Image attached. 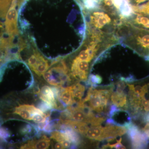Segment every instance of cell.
Instances as JSON below:
<instances>
[{
	"label": "cell",
	"instance_id": "obj_23",
	"mask_svg": "<svg viewBox=\"0 0 149 149\" xmlns=\"http://www.w3.org/2000/svg\"><path fill=\"white\" fill-rule=\"evenodd\" d=\"M10 136V133L6 128L3 127L0 128V139L6 141V139Z\"/></svg>",
	"mask_w": 149,
	"mask_h": 149
},
{
	"label": "cell",
	"instance_id": "obj_33",
	"mask_svg": "<svg viewBox=\"0 0 149 149\" xmlns=\"http://www.w3.org/2000/svg\"><path fill=\"white\" fill-rule=\"evenodd\" d=\"M55 149H64V147L63 146L61 143L60 142H58V143H56L55 144L54 146Z\"/></svg>",
	"mask_w": 149,
	"mask_h": 149
},
{
	"label": "cell",
	"instance_id": "obj_13",
	"mask_svg": "<svg viewBox=\"0 0 149 149\" xmlns=\"http://www.w3.org/2000/svg\"><path fill=\"white\" fill-rule=\"evenodd\" d=\"M70 87L72 93V100L75 102L81 101L85 90V86L80 83H77Z\"/></svg>",
	"mask_w": 149,
	"mask_h": 149
},
{
	"label": "cell",
	"instance_id": "obj_27",
	"mask_svg": "<svg viewBox=\"0 0 149 149\" xmlns=\"http://www.w3.org/2000/svg\"><path fill=\"white\" fill-rule=\"evenodd\" d=\"M31 130V127L30 125H27L22 128L20 130V133L22 134H27L29 133Z\"/></svg>",
	"mask_w": 149,
	"mask_h": 149
},
{
	"label": "cell",
	"instance_id": "obj_18",
	"mask_svg": "<svg viewBox=\"0 0 149 149\" xmlns=\"http://www.w3.org/2000/svg\"><path fill=\"white\" fill-rule=\"evenodd\" d=\"M129 87V90H132L136 93V94L140 96L142 98L143 97H145V95L148 93V86L147 85H144L143 87H141L140 85H137L136 87H134V85H129L127 84Z\"/></svg>",
	"mask_w": 149,
	"mask_h": 149
},
{
	"label": "cell",
	"instance_id": "obj_24",
	"mask_svg": "<svg viewBox=\"0 0 149 149\" xmlns=\"http://www.w3.org/2000/svg\"><path fill=\"white\" fill-rule=\"evenodd\" d=\"M121 140H122V139L120 138L118 141L117 140V143H116L114 144H110L108 143L107 144V145L104 146L103 147V148H114L116 149H125V147L121 144Z\"/></svg>",
	"mask_w": 149,
	"mask_h": 149
},
{
	"label": "cell",
	"instance_id": "obj_4",
	"mask_svg": "<svg viewBox=\"0 0 149 149\" xmlns=\"http://www.w3.org/2000/svg\"><path fill=\"white\" fill-rule=\"evenodd\" d=\"M125 128L132 142V147L135 149H143L146 148L149 143V138L143 131L139 130L137 125L130 122Z\"/></svg>",
	"mask_w": 149,
	"mask_h": 149
},
{
	"label": "cell",
	"instance_id": "obj_2",
	"mask_svg": "<svg viewBox=\"0 0 149 149\" xmlns=\"http://www.w3.org/2000/svg\"><path fill=\"white\" fill-rule=\"evenodd\" d=\"M117 35L123 45L140 55L145 57L149 54V29L135 26L124 19Z\"/></svg>",
	"mask_w": 149,
	"mask_h": 149
},
{
	"label": "cell",
	"instance_id": "obj_29",
	"mask_svg": "<svg viewBox=\"0 0 149 149\" xmlns=\"http://www.w3.org/2000/svg\"><path fill=\"white\" fill-rule=\"evenodd\" d=\"M120 80L124 81V82H127H127L131 83V82H134V81L136 80V78L133 77V76H132V75H130L129 77H127V78L121 77V78H120Z\"/></svg>",
	"mask_w": 149,
	"mask_h": 149
},
{
	"label": "cell",
	"instance_id": "obj_21",
	"mask_svg": "<svg viewBox=\"0 0 149 149\" xmlns=\"http://www.w3.org/2000/svg\"><path fill=\"white\" fill-rule=\"evenodd\" d=\"M47 117L48 116L45 113L44 114L35 113L32 116V120L36 123H40L45 121Z\"/></svg>",
	"mask_w": 149,
	"mask_h": 149
},
{
	"label": "cell",
	"instance_id": "obj_5",
	"mask_svg": "<svg viewBox=\"0 0 149 149\" xmlns=\"http://www.w3.org/2000/svg\"><path fill=\"white\" fill-rule=\"evenodd\" d=\"M17 0H13L10 7L6 15L5 29L6 34L10 37H15L19 34L17 19L18 14L16 7Z\"/></svg>",
	"mask_w": 149,
	"mask_h": 149
},
{
	"label": "cell",
	"instance_id": "obj_12",
	"mask_svg": "<svg viewBox=\"0 0 149 149\" xmlns=\"http://www.w3.org/2000/svg\"><path fill=\"white\" fill-rule=\"evenodd\" d=\"M111 100L113 104L118 107L125 109H127V96L125 93L114 92L112 93Z\"/></svg>",
	"mask_w": 149,
	"mask_h": 149
},
{
	"label": "cell",
	"instance_id": "obj_28",
	"mask_svg": "<svg viewBox=\"0 0 149 149\" xmlns=\"http://www.w3.org/2000/svg\"><path fill=\"white\" fill-rule=\"evenodd\" d=\"M128 1H129L130 4L132 5L133 3V4L132 5V7H135L139 6V4L144 2L147 0H128Z\"/></svg>",
	"mask_w": 149,
	"mask_h": 149
},
{
	"label": "cell",
	"instance_id": "obj_3",
	"mask_svg": "<svg viewBox=\"0 0 149 149\" xmlns=\"http://www.w3.org/2000/svg\"><path fill=\"white\" fill-rule=\"evenodd\" d=\"M68 69L64 61L52 68L43 74L44 79L51 85L63 88L66 82L70 81V76L68 74Z\"/></svg>",
	"mask_w": 149,
	"mask_h": 149
},
{
	"label": "cell",
	"instance_id": "obj_15",
	"mask_svg": "<svg viewBox=\"0 0 149 149\" xmlns=\"http://www.w3.org/2000/svg\"><path fill=\"white\" fill-rule=\"evenodd\" d=\"M70 112L71 113V120L75 121L84 122L89 124L90 120L92 118L88 116L80 108L77 109Z\"/></svg>",
	"mask_w": 149,
	"mask_h": 149
},
{
	"label": "cell",
	"instance_id": "obj_14",
	"mask_svg": "<svg viewBox=\"0 0 149 149\" xmlns=\"http://www.w3.org/2000/svg\"><path fill=\"white\" fill-rule=\"evenodd\" d=\"M47 61L41 55L35 67L32 70L39 76L43 75L49 68Z\"/></svg>",
	"mask_w": 149,
	"mask_h": 149
},
{
	"label": "cell",
	"instance_id": "obj_25",
	"mask_svg": "<svg viewBox=\"0 0 149 149\" xmlns=\"http://www.w3.org/2000/svg\"><path fill=\"white\" fill-rule=\"evenodd\" d=\"M126 87V85L124 81L120 80L116 83V92L118 93H123V91Z\"/></svg>",
	"mask_w": 149,
	"mask_h": 149
},
{
	"label": "cell",
	"instance_id": "obj_30",
	"mask_svg": "<svg viewBox=\"0 0 149 149\" xmlns=\"http://www.w3.org/2000/svg\"><path fill=\"white\" fill-rule=\"evenodd\" d=\"M4 28L3 25L2 23L0 22V42H1V40H2L3 38L6 35V32L4 33Z\"/></svg>",
	"mask_w": 149,
	"mask_h": 149
},
{
	"label": "cell",
	"instance_id": "obj_1",
	"mask_svg": "<svg viewBox=\"0 0 149 149\" xmlns=\"http://www.w3.org/2000/svg\"><path fill=\"white\" fill-rule=\"evenodd\" d=\"M86 30L116 35L123 19L118 15L100 7L88 10L82 8Z\"/></svg>",
	"mask_w": 149,
	"mask_h": 149
},
{
	"label": "cell",
	"instance_id": "obj_17",
	"mask_svg": "<svg viewBox=\"0 0 149 149\" xmlns=\"http://www.w3.org/2000/svg\"><path fill=\"white\" fill-rule=\"evenodd\" d=\"M80 4L83 9L92 10L100 7L101 0H82Z\"/></svg>",
	"mask_w": 149,
	"mask_h": 149
},
{
	"label": "cell",
	"instance_id": "obj_16",
	"mask_svg": "<svg viewBox=\"0 0 149 149\" xmlns=\"http://www.w3.org/2000/svg\"><path fill=\"white\" fill-rule=\"evenodd\" d=\"M60 99L66 107L71 104L72 102V97L70 87L61 88Z\"/></svg>",
	"mask_w": 149,
	"mask_h": 149
},
{
	"label": "cell",
	"instance_id": "obj_26",
	"mask_svg": "<svg viewBox=\"0 0 149 149\" xmlns=\"http://www.w3.org/2000/svg\"><path fill=\"white\" fill-rule=\"evenodd\" d=\"M141 103L142 106L143 107L144 110L146 112L149 111V100H148L146 99L145 97L141 98Z\"/></svg>",
	"mask_w": 149,
	"mask_h": 149
},
{
	"label": "cell",
	"instance_id": "obj_8",
	"mask_svg": "<svg viewBox=\"0 0 149 149\" xmlns=\"http://www.w3.org/2000/svg\"><path fill=\"white\" fill-rule=\"evenodd\" d=\"M125 19L137 27L149 29V15H148L134 12L132 16Z\"/></svg>",
	"mask_w": 149,
	"mask_h": 149
},
{
	"label": "cell",
	"instance_id": "obj_34",
	"mask_svg": "<svg viewBox=\"0 0 149 149\" xmlns=\"http://www.w3.org/2000/svg\"><path fill=\"white\" fill-rule=\"evenodd\" d=\"M144 57H145V59H146V60L148 61H149V54L148 55L145 56Z\"/></svg>",
	"mask_w": 149,
	"mask_h": 149
},
{
	"label": "cell",
	"instance_id": "obj_20",
	"mask_svg": "<svg viewBox=\"0 0 149 149\" xmlns=\"http://www.w3.org/2000/svg\"><path fill=\"white\" fill-rule=\"evenodd\" d=\"M102 80V79L100 75L98 74H91L88 80V84L95 88L97 86V84L101 83Z\"/></svg>",
	"mask_w": 149,
	"mask_h": 149
},
{
	"label": "cell",
	"instance_id": "obj_19",
	"mask_svg": "<svg viewBox=\"0 0 149 149\" xmlns=\"http://www.w3.org/2000/svg\"><path fill=\"white\" fill-rule=\"evenodd\" d=\"M51 138L58 142L61 143L62 141L67 140L64 134L60 131L54 130L51 132Z\"/></svg>",
	"mask_w": 149,
	"mask_h": 149
},
{
	"label": "cell",
	"instance_id": "obj_31",
	"mask_svg": "<svg viewBox=\"0 0 149 149\" xmlns=\"http://www.w3.org/2000/svg\"><path fill=\"white\" fill-rule=\"evenodd\" d=\"M61 143L64 147V148H68L72 146H71L72 143L68 140H65L64 141H62Z\"/></svg>",
	"mask_w": 149,
	"mask_h": 149
},
{
	"label": "cell",
	"instance_id": "obj_6",
	"mask_svg": "<svg viewBox=\"0 0 149 149\" xmlns=\"http://www.w3.org/2000/svg\"><path fill=\"white\" fill-rule=\"evenodd\" d=\"M3 114L8 116L10 115H18L20 117L27 120H32V116L35 113L44 114V113L39 108L32 105H20L13 109L1 111Z\"/></svg>",
	"mask_w": 149,
	"mask_h": 149
},
{
	"label": "cell",
	"instance_id": "obj_7",
	"mask_svg": "<svg viewBox=\"0 0 149 149\" xmlns=\"http://www.w3.org/2000/svg\"><path fill=\"white\" fill-rule=\"evenodd\" d=\"M85 136L89 139L99 141L108 139L106 127H103L100 125L92 126L89 128Z\"/></svg>",
	"mask_w": 149,
	"mask_h": 149
},
{
	"label": "cell",
	"instance_id": "obj_9",
	"mask_svg": "<svg viewBox=\"0 0 149 149\" xmlns=\"http://www.w3.org/2000/svg\"><path fill=\"white\" fill-rule=\"evenodd\" d=\"M88 102L90 104L89 107L91 109L98 113L102 112L107 107L103 102L98 91L94 89V88L92 89L91 97Z\"/></svg>",
	"mask_w": 149,
	"mask_h": 149
},
{
	"label": "cell",
	"instance_id": "obj_10",
	"mask_svg": "<svg viewBox=\"0 0 149 149\" xmlns=\"http://www.w3.org/2000/svg\"><path fill=\"white\" fill-rule=\"evenodd\" d=\"M50 140L44 135L39 140L29 141L27 143L20 147L21 149H46L49 148Z\"/></svg>",
	"mask_w": 149,
	"mask_h": 149
},
{
	"label": "cell",
	"instance_id": "obj_22",
	"mask_svg": "<svg viewBox=\"0 0 149 149\" xmlns=\"http://www.w3.org/2000/svg\"><path fill=\"white\" fill-rule=\"evenodd\" d=\"M38 107L44 113L49 111L52 109L53 108L52 107L51 105L43 101L40 102L39 103L38 105Z\"/></svg>",
	"mask_w": 149,
	"mask_h": 149
},
{
	"label": "cell",
	"instance_id": "obj_11",
	"mask_svg": "<svg viewBox=\"0 0 149 149\" xmlns=\"http://www.w3.org/2000/svg\"><path fill=\"white\" fill-rule=\"evenodd\" d=\"M40 98L43 101L51 105L53 108H57L56 100L52 88L48 86H43L40 92Z\"/></svg>",
	"mask_w": 149,
	"mask_h": 149
},
{
	"label": "cell",
	"instance_id": "obj_32",
	"mask_svg": "<svg viewBox=\"0 0 149 149\" xmlns=\"http://www.w3.org/2000/svg\"><path fill=\"white\" fill-rule=\"evenodd\" d=\"M143 121L144 123H146L149 122V111L146 112V114L144 116Z\"/></svg>",
	"mask_w": 149,
	"mask_h": 149
}]
</instances>
